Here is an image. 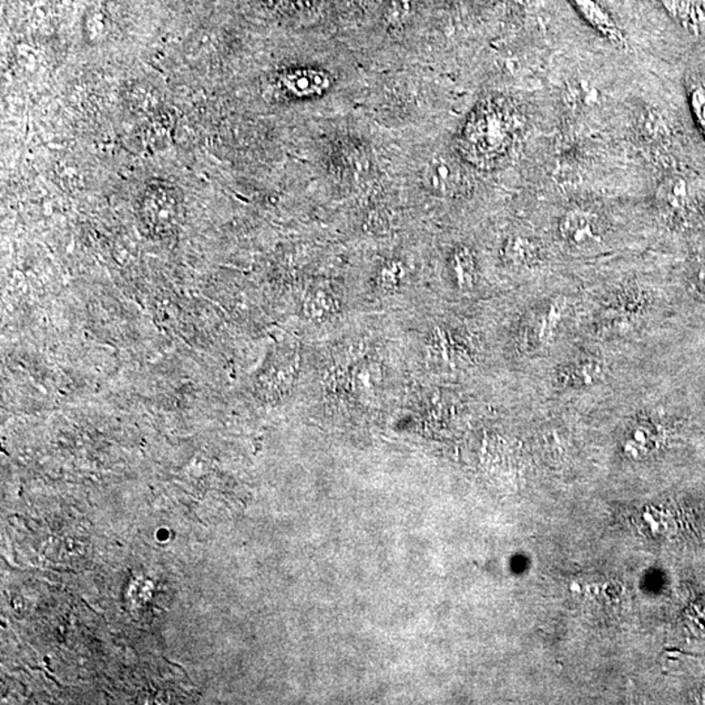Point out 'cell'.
Returning a JSON list of instances; mask_svg holds the SVG:
<instances>
[{"label": "cell", "instance_id": "3957f363", "mask_svg": "<svg viewBox=\"0 0 705 705\" xmlns=\"http://www.w3.org/2000/svg\"><path fill=\"white\" fill-rule=\"evenodd\" d=\"M424 182L435 194H456L461 186L460 169L451 159L435 158L424 170Z\"/></svg>", "mask_w": 705, "mask_h": 705}, {"label": "cell", "instance_id": "8992f818", "mask_svg": "<svg viewBox=\"0 0 705 705\" xmlns=\"http://www.w3.org/2000/svg\"><path fill=\"white\" fill-rule=\"evenodd\" d=\"M451 271L460 289H469L475 285L477 271L475 258L468 249H460L455 252L452 256Z\"/></svg>", "mask_w": 705, "mask_h": 705}, {"label": "cell", "instance_id": "4fadbf2b", "mask_svg": "<svg viewBox=\"0 0 705 705\" xmlns=\"http://www.w3.org/2000/svg\"><path fill=\"white\" fill-rule=\"evenodd\" d=\"M696 285L700 289L701 293L705 294V261L699 267L698 273H696Z\"/></svg>", "mask_w": 705, "mask_h": 705}, {"label": "cell", "instance_id": "7c38bea8", "mask_svg": "<svg viewBox=\"0 0 705 705\" xmlns=\"http://www.w3.org/2000/svg\"><path fill=\"white\" fill-rule=\"evenodd\" d=\"M381 383V373L376 370L373 364H363L361 369H358L354 373V381L352 384L354 387L363 390V388H369L372 390L373 387H378Z\"/></svg>", "mask_w": 705, "mask_h": 705}, {"label": "cell", "instance_id": "ba28073f", "mask_svg": "<svg viewBox=\"0 0 705 705\" xmlns=\"http://www.w3.org/2000/svg\"><path fill=\"white\" fill-rule=\"evenodd\" d=\"M405 273V267L402 263L388 261V263L382 265L381 270H379L376 282H378L379 288L392 291V289H396L397 286L403 284Z\"/></svg>", "mask_w": 705, "mask_h": 705}, {"label": "cell", "instance_id": "8fae6325", "mask_svg": "<svg viewBox=\"0 0 705 705\" xmlns=\"http://www.w3.org/2000/svg\"><path fill=\"white\" fill-rule=\"evenodd\" d=\"M310 309H312V315L319 319L331 315L334 310L333 295L323 291V289H319L312 298Z\"/></svg>", "mask_w": 705, "mask_h": 705}, {"label": "cell", "instance_id": "277c9868", "mask_svg": "<svg viewBox=\"0 0 705 705\" xmlns=\"http://www.w3.org/2000/svg\"><path fill=\"white\" fill-rule=\"evenodd\" d=\"M286 90L295 96H313L321 93L327 87V77L321 72L300 69L289 72L282 78Z\"/></svg>", "mask_w": 705, "mask_h": 705}, {"label": "cell", "instance_id": "52a82bcc", "mask_svg": "<svg viewBox=\"0 0 705 705\" xmlns=\"http://www.w3.org/2000/svg\"><path fill=\"white\" fill-rule=\"evenodd\" d=\"M659 201L666 208L673 210H679L685 206L687 198H689V189L685 180L680 178H671L666 180L659 192Z\"/></svg>", "mask_w": 705, "mask_h": 705}, {"label": "cell", "instance_id": "9c48e42d", "mask_svg": "<svg viewBox=\"0 0 705 705\" xmlns=\"http://www.w3.org/2000/svg\"><path fill=\"white\" fill-rule=\"evenodd\" d=\"M506 252H507V258L512 263L526 264L530 263L536 258L537 250L526 238H514V240H509Z\"/></svg>", "mask_w": 705, "mask_h": 705}, {"label": "cell", "instance_id": "30bf717a", "mask_svg": "<svg viewBox=\"0 0 705 705\" xmlns=\"http://www.w3.org/2000/svg\"><path fill=\"white\" fill-rule=\"evenodd\" d=\"M598 98L595 88H589L586 83L577 84L567 89V102L572 107H588Z\"/></svg>", "mask_w": 705, "mask_h": 705}, {"label": "cell", "instance_id": "5b68a950", "mask_svg": "<svg viewBox=\"0 0 705 705\" xmlns=\"http://www.w3.org/2000/svg\"><path fill=\"white\" fill-rule=\"evenodd\" d=\"M601 366L595 360H581L569 364L563 373V382L574 387H586L598 382Z\"/></svg>", "mask_w": 705, "mask_h": 705}, {"label": "cell", "instance_id": "7a4b0ae2", "mask_svg": "<svg viewBox=\"0 0 705 705\" xmlns=\"http://www.w3.org/2000/svg\"><path fill=\"white\" fill-rule=\"evenodd\" d=\"M571 3L580 16L608 41L618 46H623L626 44L622 30L598 0H571Z\"/></svg>", "mask_w": 705, "mask_h": 705}, {"label": "cell", "instance_id": "6da1fadb", "mask_svg": "<svg viewBox=\"0 0 705 705\" xmlns=\"http://www.w3.org/2000/svg\"><path fill=\"white\" fill-rule=\"evenodd\" d=\"M559 229L563 240L572 246H589L599 240L598 219L587 210H571L563 217Z\"/></svg>", "mask_w": 705, "mask_h": 705}]
</instances>
